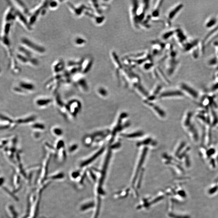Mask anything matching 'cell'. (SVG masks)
Segmentation results:
<instances>
[{"label":"cell","instance_id":"obj_1","mask_svg":"<svg viewBox=\"0 0 218 218\" xmlns=\"http://www.w3.org/2000/svg\"><path fill=\"white\" fill-rule=\"evenodd\" d=\"M184 126L187 128V132L193 143H199L200 135L196 124L193 121V114L191 111H188L186 115L184 121Z\"/></svg>","mask_w":218,"mask_h":218},{"label":"cell","instance_id":"obj_2","mask_svg":"<svg viewBox=\"0 0 218 218\" xmlns=\"http://www.w3.org/2000/svg\"><path fill=\"white\" fill-rule=\"evenodd\" d=\"M66 108L67 112H69L73 117L76 118L81 111L82 105L78 100H71L66 105Z\"/></svg>","mask_w":218,"mask_h":218},{"label":"cell","instance_id":"obj_3","mask_svg":"<svg viewBox=\"0 0 218 218\" xmlns=\"http://www.w3.org/2000/svg\"><path fill=\"white\" fill-rule=\"evenodd\" d=\"M180 88L182 90V92L183 91V93H186L187 95L193 100H196L199 99L200 97V94L199 91L191 86L190 85L185 82H182L180 84Z\"/></svg>","mask_w":218,"mask_h":218},{"label":"cell","instance_id":"obj_4","mask_svg":"<svg viewBox=\"0 0 218 218\" xmlns=\"http://www.w3.org/2000/svg\"><path fill=\"white\" fill-rule=\"evenodd\" d=\"M22 42L23 43L25 44L27 47L32 48V49L36 51H38V52L43 53L45 51V48L43 47L38 46V45L35 44V43H32V42L30 41L27 38H22Z\"/></svg>","mask_w":218,"mask_h":218},{"label":"cell","instance_id":"obj_5","mask_svg":"<svg viewBox=\"0 0 218 218\" xmlns=\"http://www.w3.org/2000/svg\"><path fill=\"white\" fill-rule=\"evenodd\" d=\"M183 7V3H180L174 7L173 9L170 11L168 14V22H170V21L175 17L176 15L180 12Z\"/></svg>","mask_w":218,"mask_h":218},{"label":"cell","instance_id":"obj_6","mask_svg":"<svg viewBox=\"0 0 218 218\" xmlns=\"http://www.w3.org/2000/svg\"><path fill=\"white\" fill-rule=\"evenodd\" d=\"M53 100L48 98H41L36 100L35 103L38 107L44 108L48 106L52 103Z\"/></svg>","mask_w":218,"mask_h":218},{"label":"cell","instance_id":"obj_7","mask_svg":"<svg viewBox=\"0 0 218 218\" xmlns=\"http://www.w3.org/2000/svg\"><path fill=\"white\" fill-rule=\"evenodd\" d=\"M218 24V20L216 17H210L206 21L205 26L207 29H211L215 27Z\"/></svg>","mask_w":218,"mask_h":218},{"label":"cell","instance_id":"obj_8","mask_svg":"<svg viewBox=\"0 0 218 218\" xmlns=\"http://www.w3.org/2000/svg\"><path fill=\"white\" fill-rule=\"evenodd\" d=\"M184 94L181 91L177 90V91H167V92H163L160 95V97H163L170 96L184 97Z\"/></svg>","mask_w":218,"mask_h":218},{"label":"cell","instance_id":"obj_9","mask_svg":"<svg viewBox=\"0 0 218 218\" xmlns=\"http://www.w3.org/2000/svg\"><path fill=\"white\" fill-rule=\"evenodd\" d=\"M105 150V147H103L101 149H100L93 156H91L90 157V159L87 160H86L82 164V165H87L88 164H90V163L92 162L93 161H94L96 159L97 157H98L99 156H100V155L102 154L103 152H104Z\"/></svg>","mask_w":218,"mask_h":218},{"label":"cell","instance_id":"obj_10","mask_svg":"<svg viewBox=\"0 0 218 218\" xmlns=\"http://www.w3.org/2000/svg\"><path fill=\"white\" fill-rule=\"evenodd\" d=\"M147 150H148V149H147V147H145V148H144V150H143L142 154L141 156L140 160L139 162V163L138 167H137V170H136V174H135V179L134 180H135L134 181H135V179H136V177H137V175L138 174L140 169L141 166H142L144 160L145 159V156H146V154H147Z\"/></svg>","mask_w":218,"mask_h":218},{"label":"cell","instance_id":"obj_11","mask_svg":"<svg viewBox=\"0 0 218 218\" xmlns=\"http://www.w3.org/2000/svg\"><path fill=\"white\" fill-rule=\"evenodd\" d=\"M208 66L217 68L218 66V57L217 56L209 58L207 62Z\"/></svg>","mask_w":218,"mask_h":218},{"label":"cell","instance_id":"obj_12","mask_svg":"<svg viewBox=\"0 0 218 218\" xmlns=\"http://www.w3.org/2000/svg\"><path fill=\"white\" fill-rule=\"evenodd\" d=\"M83 143L84 146L86 147H90L92 145V143L94 142L93 138L91 135H86L84 137L83 140Z\"/></svg>","mask_w":218,"mask_h":218},{"label":"cell","instance_id":"obj_13","mask_svg":"<svg viewBox=\"0 0 218 218\" xmlns=\"http://www.w3.org/2000/svg\"><path fill=\"white\" fill-rule=\"evenodd\" d=\"M52 132L53 135L56 136H62L64 134L63 130L59 127H54L52 129Z\"/></svg>","mask_w":218,"mask_h":218},{"label":"cell","instance_id":"obj_14","mask_svg":"<svg viewBox=\"0 0 218 218\" xmlns=\"http://www.w3.org/2000/svg\"><path fill=\"white\" fill-rule=\"evenodd\" d=\"M143 133L141 132H136V133H132L130 134H122V136L126 138H134V137H139L142 136Z\"/></svg>","mask_w":218,"mask_h":218},{"label":"cell","instance_id":"obj_15","mask_svg":"<svg viewBox=\"0 0 218 218\" xmlns=\"http://www.w3.org/2000/svg\"><path fill=\"white\" fill-rule=\"evenodd\" d=\"M148 103V104L149 105H151V106L153 107V108H154V109L155 111H156V112H157V113L159 114V115H160V116L162 117H165V112H164L163 111H162L160 108L158 107V106H156V105H154L152 104V103Z\"/></svg>","mask_w":218,"mask_h":218},{"label":"cell","instance_id":"obj_16","mask_svg":"<svg viewBox=\"0 0 218 218\" xmlns=\"http://www.w3.org/2000/svg\"><path fill=\"white\" fill-rule=\"evenodd\" d=\"M32 127L37 131H44L45 129V126L43 124L41 123H37L33 124Z\"/></svg>","mask_w":218,"mask_h":218},{"label":"cell","instance_id":"obj_17","mask_svg":"<svg viewBox=\"0 0 218 218\" xmlns=\"http://www.w3.org/2000/svg\"><path fill=\"white\" fill-rule=\"evenodd\" d=\"M21 84L23 88H25L26 90H33L35 89V86L31 84L27 83L24 82H22V83H21Z\"/></svg>","mask_w":218,"mask_h":218},{"label":"cell","instance_id":"obj_18","mask_svg":"<svg viewBox=\"0 0 218 218\" xmlns=\"http://www.w3.org/2000/svg\"><path fill=\"white\" fill-rule=\"evenodd\" d=\"M79 148V145L77 144H73L70 145L68 148V152L70 153L74 152Z\"/></svg>","mask_w":218,"mask_h":218},{"label":"cell","instance_id":"obj_19","mask_svg":"<svg viewBox=\"0 0 218 218\" xmlns=\"http://www.w3.org/2000/svg\"><path fill=\"white\" fill-rule=\"evenodd\" d=\"M186 142L183 141L181 143H180V145H179V147H178V149H177V151H176L175 154L176 156H179V153L183 149L184 147L185 146H186Z\"/></svg>","mask_w":218,"mask_h":218},{"label":"cell","instance_id":"obj_20","mask_svg":"<svg viewBox=\"0 0 218 218\" xmlns=\"http://www.w3.org/2000/svg\"><path fill=\"white\" fill-rule=\"evenodd\" d=\"M210 92L214 93L218 91V82H214L210 87Z\"/></svg>","mask_w":218,"mask_h":218},{"label":"cell","instance_id":"obj_21","mask_svg":"<svg viewBox=\"0 0 218 218\" xmlns=\"http://www.w3.org/2000/svg\"><path fill=\"white\" fill-rule=\"evenodd\" d=\"M79 85H80V86L81 87V88L84 91H87L88 90V87L87 86V84L85 80L82 79V80H80V82H79Z\"/></svg>","mask_w":218,"mask_h":218},{"label":"cell","instance_id":"obj_22","mask_svg":"<svg viewBox=\"0 0 218 218\" xmlns=\"http://www.w3.org/2000/svg\"><path fill=\"white\" fill-rule=\"evenodd\" d=\"M98 92L100 95L103 96H105L107 95V92L106 90H105L103 88H100L98 90Z\"/></svg>","mask_w":218,"mask_h":218},{"label":"cell","instance_id":"obj_23","mask_svg":"<svg viewBox=\"0 0 218 218\" xmlns=\"http://www.w3.org/2000/svg\"><path fill=\"white\" fill-rule=\"evenodd\" d=\"M152 140L151 139H147L141 142V143H139L138 145H147V144H148L149 143H152Z\"/></svg>","mask_w":218,"mask_h":218},{"label":"cell","instance_id":"obj_24","mask_svg":"<svg viewBox=\"0 0 218 218\" xmlns=\"http://www.w3.org/2000/svg\"><path fill=\"white\" fill-rule=\"evenodd\" d=\"M77 39V40H76V43L77 44L81 45V44H83L84 43V40L82 39V38H78Z\"/></svg>","mask_w":218,"mask_h":218},{"label":"cell","instance_id":"obj_25","mask_svg":"<svg viewBox=\"0 0 218 218\" xmlns=\"http://www.w3.org/2000/svg\"><path fill=\"white\" fill-rule=\"evenodd\" d=\"M216 154L215 156V159L216 162H217L218 164V145L217 147L216 148Z\"/></svg>","mask_w":218,"mask_h":218},{"label":"cell","instance_id":"obj_26","mask_svg":"<svg viewBox=\"0 0 218 218\" xmlns=\"http://www.w3.org/2000/svg\"><path fill=\"white\" fill-rule=\"evenodd\" d=\"M121 146V144L120 143H117V144H115V145H113L112 147V148L115 149L118 148L119 147Z\"/></svg>","mask_w":218,"mask_h":218},{"label":"cell","instance_id":"obj_27","mask_svg":"<svg viewBox=\"0 0 218 218\" xmlns=\"http://www.w3.org/2000/svg\"><path fill=\"white\" fill-rule=\"evenodd\" d=\"M217 19H218V18H217Z\"/></svg>","mask_w":218,"mask_h":218}]
</instances>
